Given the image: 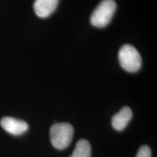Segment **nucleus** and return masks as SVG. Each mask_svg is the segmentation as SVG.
Returning <instances> with one entry per match:
<instances>
[{
	"label": "nucleus",
	"mask_w": 157,
	"mask_h": 157,
	"mask_svg": "<svg viewBox=\"0 0 157 157\" xmlns=\"http://www.w3.org/2000/svg\"><path fill=\"white\" fill-rule=\"evenodd\" d=\"M50 135L52 146L58 150H63L71 143L74 128L68 123H56L51 127Z\"/></svg>",
	"instance_id": "nucleus-1"
},
{
	"label": "nucleus",
	"mask_w": 157,
	"mask_h": 157,
	"mask_svg": "<svg viewBox=\"0 0 157 157\" xmlns=\"http://www.w3.org/2000/svg\"><path fill=\"white\" fill-rule=\"evenodd\" d=\"M117 10L114 0H103L97 6L90 17L91 24L98 28H103L111 22Z\"/></svg>",
	"instance_id": "nucleus-2"
},
{
	"label": "nucleus",
	"mask_w": 157,
	"mask_h": 157,
	"mask_svg": "<svg viewBox=\"0 0 157 157\" xmlns=\"http://www.w3.org/2000/svg\"><path fill=\"white\" fill-rule=\"evenodd\" d=\"M119 61L124 69L130 73L140 70L142 59L140 53L131 44H124L119 51Z\"/></svg>",
	"instance_id": "nucleus-3"
},
{
	"label": "nucleus",
	"mask_w": 157,
	"mask_h": 157,
	"mask_svg": "<svg viewBox=\"0 0 157 157\" xmlns=\"http://www.w3.org/2000/svg\"><path fill=\"white\" fill-rule=\"evenodd\" d=\"M0 123L5 131L13 135H22L29 129L28 124L25 121L13 117H4Z\"/></svg>",
	"instance_id": "nucleus-4"
},
{
	"label": "nucleus",
	"mask_w": 157,
	"mask_h": 157,
	"mask_svg": "<svg viewBox=\"0 0 157 157\" xmlns=\"http://www.w3.org/2000/svg\"><path fill=\"white\" fill-rule=\"evenodd\" d=\"M59 0H35L34 9L36 15L39 17H48L56 10Z\"/></svg>",
	"instance_id": "nucleus-5"
},
{
	"label": "nucleus",
	"mask_w": 157,
	"mask_h": 157,
	"mask_svg": "<svg viewBox=\"0 0 157 157\" xmlns=\"http://www.w3.org/2000/svg\"><path fill=\"white\" fill-rule=\"evenodd\" d=\"M132 117V110L129 107H124L112 117V126L116 130L122 131L127 127Z\"/></svg>",
	"instance_id": "nucleus-6"
},
{
	"label": "nucleus",
	"mask_w": 157,
	"mask_h": 157,
	"mask_svg": "<svg viewBox=\"0 0 157 157\" xmlns=\"http://www.w3.org/2000/svg\"><path fill=\"white\" fill-rule=\"evenodd\" d=\"M91 156V146L87 140L82 139L76 143L75 148L70 157H90Z\"/></svg>",
	"instance_id": "nucleus-7"
},
{
	"label": "nucleus",
	"mask_w": 157,
	"mask_h": 157,
	"mask_svg": "<svg viewBox=\"0 0 157 157\" xmlns=\"http://www.w3.org/2000/svg\"><path fill=\"white\" fill-rule=\"evenodd\" d=\"M136 157H151V150L150 147L144 145L139 149Z\"/></svg>",
	"instance_id": "nucleus-8"
}]
</instances>
